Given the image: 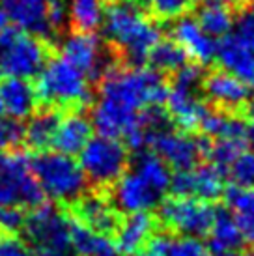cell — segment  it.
Segmentation results:
<instances>
[{
  "label": "cell",
  "instance_id": "1",
  "mask_svg": "<svg viewBox=\"0 0 254 256\" xmlns=\"http://www.w3.org/2000/svg\"><path fill=\"white\" fill-rule=\"evenodd\" d=\"M168 88L162 73L154 68H108L101 78L99 98L140 112L150 105H164Z\"/></svg>",
  "mask_w": 254,
  "mask_h": 256
},
{
  "label": "cell",
  "instance_id": "2",
  "mask_svg": "<svg viewBox=\"0 0 254 256\" xmlns=\"http://www.w3.org/2000/svg\"><path fill=\"white\" fill-rule=\"evenodd\" d=\"M101 26L106 40L120 47L133 66H144V62H148L152 49L161 40L159 26L129 0L114 2L106 8Z\"/></svg>",
  "mask_w": 254,
  "mask_h": 256
},
{
  "label": "cell",
  "instance_id": "3",
  "mask_svg": "<svg viewBox=\"0 0 254 256\" xmlns=\"http://www.w3.org/2000/svg\"><path fill=\"white\" fill-rule=\"evenodd\" d=\"M36 96L50 107H82L92 100L90 78L62 56L52 58L38 73Z\"/></svg>",
  "mask_w": 254,
  "mask_h": 256
},
{
  "label": "cell",
  "instance_id": "4",
  "mask_svg": "<svg viewBox=\"0 0 254 256\" xmlns=\"http://www.w3.org/2000/svg\"><path fill=\"white\" fill-rule=\"evenodd\" d=\"M30 164L43 194L52 200L75 202L84 194L88 180L73 156L60 152H40L34 159H30Z\"/></svg>",
  "mask_w": 254,
  "mask_h": 256
},
{
  "label": "cell",
  "instance_id": "5",
  "mask_svg": "<svg viewBox=\"0 0 254 256\" xmlns=\"http://www.w3.org/2000/svg\"><path fill=\"white\" fill-rule=\"evenodd\" d=\"M45 202L30 157L24 152H0V206L36 208Z\"/></svg>",
  "mask_w": 254,
  "mask_h": 256
},
{
  "label": "cell",
  "instance_id": "6",
  "mask_svg": "<svg viewBox=\"0 0 254 256\" xmlns=\"http://www.w3.org/2000/svg\"><path fill=\"white\" fill-rule=\"evenodd\" d=\"M47 62V49L42 38H36L17 26L0 32V77L32 78Z\"/></svg>",
  "mask_w": 254,
  "mask_h": 256
},
{
  "label": "cell",
  "instance_id": "7",
  "mask_svg": "<svg viewBox=\"0 0 254 256\" xmlns=\"http://www.w3.org/2000/svg\"><path fill=\"white\" fill-rule=\"evenodd\" d=\"M80 168L84 172L86 180L99 187H108L126 172L129 156L126 144L120 138L110 136H92L80 152Z\"/></svg>",
  "mask_w": 254,
  "mask_h": 256
},
{
  "label": "cell",
  "instance_id": "8",
  "mask_svg": "<svg viewBox=\"0 0 254 256\" xmlns=\"http://www.w3.org/2000/svg\"><path fill=\"white\" fill-rule=\"evenodd\" d=\"M213 210L206 200L194 196H170L159 202V219L182 236H206L213 222Z\"/></svg>",
  "mask_w": 254,
  "mask_h": 256
},
{
  "label": "cell",
  "instance_id": "9",
  "mask_svg": "<svg viewBox=\"0 0 254 256\" xmlns=\"http://www.w3.org/2000/svg\"><path fill=\"white\" fill-rule=\"evenodd\" d=\"M208 140L194 138L184 131L159 129L148 135V148L154 150L164 163L176 170H189L196 166L200 157L206 154Z\"/></svg>",
  "mask_w": 254,
  "mask_h": 256
},
{
  "label": "cell",
  "instance_id": "10",
  "mask_svg": "<svg viewBox=\"0 0 254 256\" xmlns=\"http://www.w3.org/2000/svg\"><path fill=\"white\" fill-rule=\"evenodd\" d=\"M60 56L84 73L88 78L101 77L106 68L105 49L96 32L75 30L60 45Z\"/></svg>",
  "mask_w": 254,
  "mask_h": 256
},
{
  "label": "cell",
  "instance_id": "11",
  "mask_svg": "<svg viewBox=\"0 0 254 256\" xmlns=\"http://www.w3.org/2000/svg\"><path fill=\"white\" fill-rule=\"evenodd\" d=\"M22 228L34 247H70V219L45 202L32 208Z\"/></svg>",
  "mask_w": 254,
  "mask_h": 256
},
{
  "label": "cell",
  "instance_id": "12",
  "mask_svg": "<svg viewBox=\"0 0 254 256\" xmlns=\"http://www.w3.org/2000/svg\"><path fill=\"white\" fill-rule=\"evenodd\" d=\"M168 189L176 196H194L210 202L224 192V172L212 163L192 166L189 170H176L170 178Z\"/></svg>",
  "mask_w": 254,
  "mask_h": 256
},
{
  "label": "cell",
  "instance_id": "13",
  "mask_svg": "<svg viewBox=\"0 0 254 256\" xmlns=\"http://www.w3.org/2000/svg\"><path fill=\"white\" fill-rule=\"evenodd\" d=\"M112 198L116 208L124 214L152 212L162 200V194L142 178L138 172H124L114 182Z\"/></svg>",
  "mask_w": 254,
  "mask_h": 256
},
{
  "label": "cell",
  "instance_id": "14",
  "mask_svg": "<svg viewBox=\"0 0 254 256\" xmlns=\"http://www.w3.org/2000/svg\"><path fill=\"white\" fill-rule=\"evenodd\" d=\"M172 40L185 50L187 58L194 60V64L206 66L215 60L217 40L206 34L202 26L198 24L196 17L180 15L172 24Z\"/></svg>",
  "mask_w": 254,
  "mask_h": 256
},
{
  "label": "cell",
  "instance_id": "15",
  "mask_svg": "<svg viewBox=\"0 0 254 256\" xmlns=\"http://www.w3.org/2000/svg\"><path fill=\"white\" fill-rule=\"evenodd\" d=\"M200 84L204 88L206 98L222 108H241L252 98V90L248 82L224 70L208 73Z\"/></svg>",
  "mask_w": 254,
  "mask_h": 256
},
{
  "label": "cell",
  "instance_id": "16",
  "mask_svg": "<svg viewBox=\"0 0 254 256\" xmlns=\"http://www.w3.org/2000/svg\"><path fill=\"white\" fill-rule=\"evenodd\" d=\"M8 21L36 38H49L54 28L49 21V0H2Z\"/></svg>",
  "mask_w": 254,
  "mask_h": 256
},
{
  "label": "cell",
  "instance_id": "17",
  "mask_svg": "<svg viewBox=\"0 0 254 256\" xmlns=\"http://www.w3.org/2000/svg\"><path fill=\"white\" fill-rule=\"evenodd\" d=\"M215 58L224 72L232 73L250 84V80L254 78V49L238 34L230 32L224 38H219Z\"/></svg>",
  "mask_w": 254,
  "mask_h": 256
},
{
  "label": "cell",
  "instance_id": "18",
  "mask_svg": "<svg viewBox=\"0 0 254 256\" xmlns=\"http://www.w3.org/2000/svg\"><path fill=\"white\" fill-rule=\"evenodd\" d=\"M90 122L99 135L110 136V138H124L129 131H133L138 126V112L99 98L92 110Z\"/></svg>",
  "mask_w": 254,
  "mask_h": 256
},
{
  "label": "cell",
  "instance_id": "19",
  "mask_svg": "<svg viewBox=\"0 0 254 256\" xmlns=\"http://www.w3.org/2000/svg\"><path fill=\"white\" fill-rule=\"evenodd\" d=\"M166 112L172 120L176 122L184 131L198 129V124L202 120L208 107L198 96H194V90L184 88V86H170L166 96Z\"/></svg>",
  "mask_w": 254,
  "mask_h": 256
},
{
  "label": "cell",
  "instance_id": "20",
  "mask_svg": "<svg viewBox=\"0 0 254 256\" xmlns=\"http://www.w3.org/2000/svg\"><path fill=\"white\" fill-rule=\"evenodd\" d=\"M94 128L90 118L80 112H71L60 118L50 146L66 156H78L86 142L92 138Z\"/></svg>",
  "mask_w": 254,
  "mask_h": 256
},
{
  "label": "cell",
  "instance_id": "21",
  "mask_svg": "<svg viewBox=\"0 0 254 256\" xmlns=\"http://www.w3.org/2000/svg\"><path fill=\"white\" fill-rule=\"evenodd\" d=\"M38 96L28 78H4L0 84V110L14 120L30 118L36 110Z\"/></svg>",
  "mask_w": 254,
  "mask_h": 256
},
{
  "label": "cell",
  "instance_id": "22",
  "mask_svg": "<svg viewBox=\"0 0 254 256\" xmlns=\"http://www.w3.org/2000/svg\"><path fill=\"white\" fill-rule=\"evenodd\" d=\"M75 202H77L75 204L77 220L82 222L84 226L108 236L120 224L116 210L105 196H101V194H82Z\"/></svg>",
  "mask_w": 254,
  "mask_h": 256
},
{
  "label": "cell",
  "instance_id": "23",
  "mask_svg": "<svg viewBox=\"0 0 254 256\" xmlns=\"http://www.w3.org/2000/svg\"><path fill=\"white\" fill-rule=\"evenodd\" d=\"M156 230V219L148 212H138V214H127V219L122 220L116 232V249L122 254H133L150 242Z\"/></svg>",
  "mask_w": 254,
  "mask_h": 256
},
{
  "label": "cell",
  "instance_id": "24",
  "mask_svg": "<svg viewBox=\"0 0 254 256\" xmlns=\"http://www.w3.org/2000/svg\"><path fill=\"white\" fill-rule=\"evenodd\" d=\"M70 247L75 256H118V249L106 234L84 226L77 219L70 220Z\"/></svg>",
  "mask_w": 254,
  "mask_h": 256
},
{
  "label": "cell",
  "instance_id": "25",
  "mask_svg": "<svg viewBox=\"0 0 254 256\" xmlns=\"http://www.w3.org/2000/svg\"><path fill=\"white\" fill-rule=\"evenodd\" d=\"M206 236H210L208 249L215 252V254L238 250L241 247V243H243L240 226L234 219L232 212H228V210H215L213 222Z\"/></svg>",
  "mask_w": 254,
  "mask_h": 256
},
{
  "label": "cell",
  "instance_id": "26",
  "mask_svg": "<svg viewBox=\"0 0 254 256\" xmlns=\"http://www.w3.org/2000/svg\"><path fill=\"white\" fill-rule=\"evenodd\" d=\"M226 202L240 226L243 242L254 247V187L245 189L234 185L226 189Z\"/></svg>",
  "mask_w": 254,
  "mask_h": 256
},
{
  "label": "cell",
  "instance_id": "27",
  "mask_svg": "<svg viewBox=\"0 0 254 256\" xmlns=\"http://www.w3.org/2000/svg\"><path fill=\"white\" fill-rule=\"evenodd\" d=\"M150 252L154 256H212L210 249L194 236H152Z\"/></svg>",
  "mask_w": 254,
  "mask_h": 256
},
{
  "label": "cell",
  "instance_id": "28",
  "mask_svg": "<svg viewBox=\"0 0 254 256\" xmlns=\"http://www.w3.org/2000/svg\"><path fill=\"white\" fill-rule=\"evenodd\" d=\"M136 154L138 156L134 161V166H136L134 172H138L154 189H157L162 194L170 187V178H172L170 166L157 156L154 150L146 148L142 152H136Z\"/></svg>",
  "mask_w": 254,
  "mask_h": 256
},
{
  "label": "cell",
  "instance_id": "29",
  "mask_svg": "<svg viewBox=\"0 0 254 256\" xmlns=\"http://www.w3.org/2000/svg\"><path fill=\"white\" fill-rule=\"evenodd\" d=\"M196 21L206 34L215 40L224 38L236 26V17L228 4H202L198 10Z\"/></svg>",
  "mask_w": 254,
  "mask_h": 256
},
{
  "label": "cell",
  "instance_id": "30",
  "mask_svg": "<svg viewBox=\"0 0 254 256\" xmlns=\"http://www.w3.org/2000/svg\"><path fill=\"white\" fill-rule=\"evenodd\" d=\"M68 19L77 30H96L101 26L105 17L106 0H70Z\"/></svg>",
  "mask_w": 254,
  "mask_h": 256
},
{
  "label": "cell",
  "instance_id": "31",
  "mask_svg": "<svg viewBox=\"0 0 254 256\" xmlns=\"http://www.w3.org/2000/svg\"><path fill=\"white\" fill-rule=\"evenodd\" d=\"M198 129H202L206 136L222 138V136H241L247 138V126L238 118L230 116L220 110H206L202 120L198 124Z\"/></svg>",
  "mask_w": 254,
  "mask_h": 256
},
{
  "label": "cell",
  "instance_id": "32",
  "mask_svg": "<svg viewBox=\"0 0 254 256\" xmlns=\"http://www.w3.org/2000/svg\"><path fill=\"white\" fill-rule=\"evenodd\" d=\"M58 122H60V116L54 110H43L40 114H34L30 116L28 126L22 128V138L34 150L49 148Z\"/></svg>",
  "mask_w": 254,
  "mask_h": 256
},
{
  "label": "cell",
  "instance_id": "33",
  "mask_svg": "<svg viewBox=\"0 0 254 256\" xmlns=\"http://www.w3.org/2000/svg\"><path fill=\"white\" fill-rule=\"evenodd\" d=\"M148 62L157 72L174 73L182 66L187 64V54L174 40H162L161 38L156 43V47L152 49V52H150Z\"/></svg>",
  "mask_w": 254,
  "mask_h": 256
},
{
  "label": "cell",
  "instance_id": "34",
  "mask_svg": "<svg viewBox=\"0 0 254 256\" xmlns=\"http://www.w3.org/2000/svg\"><path fill=\"white\" fill-rule=\"evenodd\" d=\"M243 150H247V138L241 136H222L215 138V142H208L204 156L210 157L212 164L226 172L228 164L240 156Z\"/></svg>",
  "mask_w": 254,
  "mask_h": 256
},
{
  "label": "cell",
  "instance_id": "35",
  "mask_svg": "<svg viewBox=\"0 0 254 256\" xmlns=\"http://www.w3.org/2000/svg\"><path fill=\"white\" fill-rule=\"evenodd\" d=\"M228 174L236 187H254V152L243 150L240 156L228 164Z\"/></svg>",
  "mask_w": 254,
  "mask_h": 256
},
{
  "label": "cell",
  "instance_id": "36",
  "mask_svg": "<svg viewBox=\"0 0 254 256\" xmlns=\"http://www.w3.org/2000/svg\"><path fill=\"white\" fill-rule=\"evenodd\" d=\"M129 2H133V4L138 2L162 19H176L189 10L192 0H129Z\"/></svg>",
  "mask_w": 254,
  "mask_h": 256
},
{
  "label": "cell",
  "instance_id": "37",
  "mask_svg": "<svg viewBox=\"0 0 254 256\" xmlns=\"http://www.w3.org/2000/svg\"><path fill=\"white\" fill-rule=\"evenodd\" d=\"M22 140V126L19 120L0 116V152L14 150Z\"/></svg>",
  "mask_w": 254,
  "mask_h": 256
},
{
  "label": "cell",
  "instance_id": "38",
  "mask_svg": "<svg viewBox=\"0 0 254 256\" xmlns=\"http://www.w3.org/2000/svg\"><path fill=\"white\" fill-rule=\"evenodd\" d=\"M24 219L26 215L22 214V208L0 206V232L15 234L24 226Z\"/></svg>",
  "mask_w": 254,
  "mask_h": 256
},
{
  "label": "cell",
  "instance_id": "39",
  "mask_svg": "<svg viewBox=\"0 0 254 256\" xmlns=\"http://www.w3.org/2000/svg\"><path fill=\"white\" fill-rule=\"evenodd\" d=\"M0 256H32V250L15 234L0 232Z\"/></svg>",
  "mask_w": 254,
  "mask_h": 256
},
{
  "label": "cell",
  "instance_id": "40",
  "mask_svg": "<svg viewBox=\"0 0 254 256\" xmlns=\"http://www.w3.org/2000/svg\"><path fill=\"white\" fill-rule=\"evenodd\" d=\"M236 28H238L236 34L254 49V8L245 10L240 15V19L236 21Z\"/></svg>",
  "mask_w": 254,
  "mask_h": 256
},
{
  "label": "cell",
  "instance_id": "41",
  "mask_svg": "<svg viewBox=\"0 0 254 256\" xmlns=\"http://www.w3.org/2000/svg\"><path fill=\"white\" fill-rule=\"evenodd\" d=\"M68 19V10L64 6L60 0H49V21H50V26L54 28H62L64 22Z\"/></svg>",
  "mask_w": 254,
  "mask_h": 256
},
{
  "label": "cell",
  "instance_id": "42",
  "mask_svg": "<svg viewBox=\"0 0 254 256\" xmlns=\"http://www.w3.org/2000/svg\"><path fill=\"white\" fill-rule=\"evenodd\" d=\"M32 256H75L71 247H36Z\"/></svg>",
  "mask_w": 254,
  "mask_h": 256
},
{
  "label": "cell",
  "instance_id": "43",
  "mask_svg": "<svg viewBox=\"0 0 254 256\" xmlns=\"http://www.w3.org/2000/svg\"><path fill=\"white\" fill-rule=\"evenodd\" d=\"M8 26V15H6V10L2 6V0H0V32Z\"/></svg>",
  "mask_w": 254,
  "mask_h": 256
},
{
  "label": "cell",
  "instance_id": "44",
  "mask_svg": "<svg viewBox=\"0 0 254 256\" xmlns=\"http://www.w3.org/2000/svg\"><path fill=\"white\" fill-rule=\"evenodd\" d=\"M247 140L254 146V116L252 120H250V124L247 126Z\"/></svg>",
  "mask_w": 254,
  "mask_h": 256
},
{
  "label": "cell",
  "instance_id": "45",
  "mask_svg": "<svg viewBox=\"0 0 254 256\" xmlns=\"http://www.w3.org/2000/svg\"><path fill=\"white\" fill-rule=\"evenodd\" d=\"M200 4H230V2H236V0H196Z\"/></svg>",
  "mask_w": 254,
  "mask_h": 256
},
{
  "label": "cell",
  "instance_id": "46",
  "mask_svg": "<svg viewBox=\"0 0 254 256\" xmlns=\"http://www.w3.org/2000/svg\"><path fill=\"white\" fill-rule=\"evenodd\" d=\"M217 256H245V254H240V252L232 250V252H220V254H217Z\"/></svg>",
  "mask_w": 254,
  "mask_h": 256
},
{
  "label": "cell",
  "instance_id": "47",
  "mask_svg": "<svg viewBox=\"0 0 254 256\" xmlns=\"http://www.w3.org/2000/svg\"><path fill=\"white\" fill-rule=\"evenodd\" d=\"M127 256H154L152 252H142V250H138V252H133V254H127Z\"/></svg>",
  "mask_w": 254,
  "mask_h": 256
},
{
  "label": "cell",
  "instance_id": "48",
  "mask_svg": "<svg viewBox=\"0 0 254 256\" xmlns=\"http://www.w3.org/2000/svg\"><path fill=\"white\" fill-rule=\"evenodd\" d=\"M250 84H252V86H254V78H252V80H250Z\"/></svg>",
  "mask_w": 254,
  "mask_h": 256
}]
</instances>
